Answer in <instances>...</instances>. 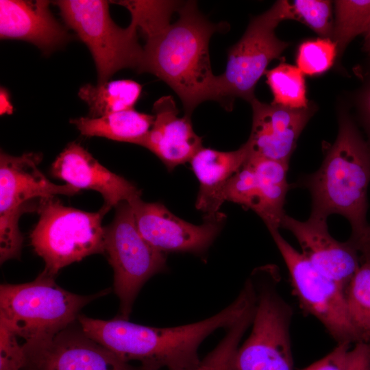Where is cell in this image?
Segmentation results:
<instances>
[{"label":"cell","instance_id":"52a82bcc","mask_svg":"<svg viewBox=\"0 0 370 370\" xmlns=\"http://www.w3.org/2000/svg\"><path fill=\"white\" fill-rule=\"evenodd\" d=\"M39 220L31 232V244L45 262L43 274L53 277L63 267L104 252L103 215L64 206L55 198L40 199Z\"/></svg>","mask_w":370,"mask_h":370},{"label":"cell","instance_id":"9a60e30c","mask_svg":"<svg viewBox=\"0 0 370 370\" xmlns=\"http://www.w3.org/2000/svg\"><path fill=\"white\" fill-rule=\"evenodd\" d=\"M281 227L295 236L302 254L319 271L346 289L360 264V257L349 241L339 242L330 234L326 219L310 215L301 221L285 214Z\"/></svg>","mask_w":370,"mask_h":370},{"label":"cell","instance_id":"3957f363","mask_svg":"<svg viewBox=\"0 0 370 370\" xmlns=\"http://www.w3.org/2000/svg\"><path fill=\"white\" fill-rule=\"evenodd\" d=\"M369 182L370 145L344 116L340 119L337 138L321 167L306 176L303 184L312 196L310 215L326 219L332 214L345 217L352 227L349 241L356 248L369 226L366 217Z\"/></svg>","mask_w":370,"mask_h":370},{"label":"cell","instance_id":"ba28073f","mask_svg":"<svg viewBox=\"0 0 370 370\" xmlns=\"http://www.w3.org/2000/svg\"><path fill=\"white\" fill-rule=\"evenodd\" d=\"M61 16L89 49L97 74V85H102L118 71L142 64L143 47L138 42V28L131 21L126 28L111 18L109 1L61 0L56 1Z\"/></svg>","mask_w":370,"mask_h":370},{"label":"cell","instance_id":"ffe728a7","mask_svg":"<svg viewBox=\"0 0 370 370\" xmlns=\"http://www.w3.org/2000/svg\"><path fill=\"white\" fill-rule=\"evenodd\" d=\"M155 116L134 108L98 118L79 117L70 121L86 136H99L140 145L151 128Z\"/></svg>","mask_w":370,"mask_h":370},{"label":"cell","instance_id":"7c38bea8","mask_svg":"<svg viewBox=\"0 0 370 370\" xmlns=\"http://www.w3.org/2000/svg\"><path fill=\"white\" fill-rule=\"evenodd\" d=\"M129 204L140 234L164 254L206 251L217 236L225 219L224 214L219 212L214 217L204 218L203 224L196 225L176 217L158 202H145L140 197Z\"/></svg>","mask_w":370,"mask_h":370},{"label":"cell","instance_id":"44dd1931","mask_svg":"<svg viewBox=\"0 0 370 370\" xmlns=\"http://www.w3.org/2000/svg\"><path fill=\"white\" fill-rule=\"evenodd\" d=\"M246 162L254 170L262 203L261 219L268 229L281 227L284 205L288 188V164L249 153Z\"/></svg>","mask_w":370,"mask_h":370},{"label":"cell","instance_id":"5bb4252c","mask_svg":"<svg viewBox=\"0 0 370 370\" xmlns=\"http://www.w3.org/2000/svg\"><path fill=\"white\" fill-rule=\"evenodd\" d=\"M51 173L79 190L99 192L103 198V215L121 202L140 198L141 191L124 177L101 164L79 143H70L51 166Z\"/></svg>","mask_w":370,"mask_h":370},{"label":"cell","instance_id":"2e32d148","mask_svg":"<svg viewBox=\"0 0 370 370\" xmlns=\"http://www.w3.org/2000/svg\"><path fill=\"white\" fill-rule=\"evenodd\" d=\"M250 103L252 126L246 142L250 154L288 164L297 139L312 115V108H289L256 98Z\"/></svg>","mask_w":370,"mask_h":370},{"label":"cell","instance_id":"277c9868","mask_svg":"<svg viewBox=\"0 0 370 370\" xmlns=\"http://www.w3.org/2000/svg\"><path fill=\"white\" fill-rule=\"evenodd\" d=\"M103 294L72 293L41 273L31 282L1 285L0 320L25 343L48 340L66 329L84 306Z\"/></svg>","mask_w":370,"mask_h":370},{"label":"cell","instance_id":"8992f818","mask_svg":"<svg viewBox=\"0 0 370 370\" xmlns=\"http://www.w3.org/2000/svg\"><path fill=\"white\" fill-rule=\"evenodd\" d=\"M272 269L251 278L256 306L250 335L235 352L230 370H293L290 325L291 306L277 289Z\"/></svg>","mask_w":370,"mask_h":370},{"label":"cell","instance_id":"cb8c5ba5","mask_svg":"<svg viewBox=\"0 0 370 370\" xmlns=\"http://www.w3.org/2000/svg\"><path fill=\"white\" fill-rule=\"evenodd\" d=\"M362 263L345 289L350 321L361 341L370 342V258Z\"/></svg>","mask_w":370,"mask_h":370},{"label":"cell","instance_id":"f546056e","mask_svg":"<svg viewBox=\"0 0 370 370\" xmlns=\"http://www.w3.org/2000/svg\"><path fill=\"white\" fill-rule=\"evenodd\" d=\"M351 343L337 346L328 355L302 370H343L346 362Z\"/></svg>","mask_w":370,"mask_h":370},{"label":"cell","instance_id":"e0dca14e","mask_svg":"<svg viewBox=\"0 0 370 370\" xmlns=\"http://www.w3.org/2000/svg\"><path fill=\"white\" fill-rule=\"evenodd\" d=\"M154 122L140 144L153 153L169 170L190 162L203 147L202 138L193 128L190 116H178L171 96H162L153 106Z\"/></svg>","mask_w":370,"mask_h":370},{"label":"cell","instance_id":"d6986e66","mask_svg":"<svg viewBox=\"0 0 370 370\" xmlns=\"http://www.w3.org/2000/svg\"><path fill=\"white\" fill-rule=\"evenodd\" d=\"M250 151L245 143L239 149L221 151L202 147L189 162L199 182L195 207L204 218L216 216L223 204L221 195L229 180L242 168Z\"/></svg>","mask_w":370,"mask_h":370},{"label":"cell","instance_id":"4dcf8cb0","mask_svg":"<svg viewBox=\"0 0 370 370\" xmlns=\"http://www.w3.org/2000/svg\"><path fill=\"white\" fill-rule=\"evenodd\" d=\"M343 370H370V342L356 343L349 352Z\"/></svg>","mask_w":370,"mask_h":370},{"label":"cell","instance_id":"7a4b0ae2","mask_svg":"<svg viewBox=\"0 0 370 370\" xmlns=\"http://www.w3.org/2000/svg\"><path fill=\"white\" fill-rule=\"evenodd\" d=\"M255 303L249 286H244L227 307L203 321L173 328H153L126 319L101 320L79 316L81 330L122 360L140 362L142 370H182L195 367L202 341L215 330L227 328Z\"/></svg>","mask_w":370,"mask_h":370},{"label":"cell","instance_id":"83f0119b","mask_svg":"<svg viewBox=\"0 0 370 370\" xmlns=\"http://www.w3.org/2000/svg\"><path fill=\"white\" fill-rule=\"evenodd\" d=\"M295 20H299L323 38L332 39V3L325 0H295L291 3Z\"/></svg>","mask_w":370,"mask_h":370},{"label":"cell","instance_id":"484cf974","mask_svg":"<svg viewBox=\"0 0 370 370\" xmlns=\"http://www.w3.org/2000/svg\"><path fill=\"white\" fill-rule=\"evenodd\" d=\"M256 303L232 325L218 345L195 367L182 370H230L232 359L247 329L251 324Z\"/></svg>","mask_w":370,"mask_h":370},{"label":"cell","instance_id":"d4e9b609","mask_svg":"<svg viewBox=\"0 0 370 370\" xmlns=\"http://www.w3.org/2000/svg\"><path fill=\"white\" fill-rule=\"evenodd\" d=\"M335 21L332 40L341 55L356 36L364 34L370 24V0L334 1Z\"/></svg>","mask_w":370,"mask_h":370},{"label":"cell","instance_id":"6da1fadb","mask_svg":"<svg viewBox=\"0 0 370 370\" xmlns=\"http://www.w3.org/2000/svg\"><path fill=\"white\" fill-rule=\"evenodd\" d=\"M177 12L179 17L173 23H169L172 10L164 5H148L132 15L145 39L138 73L164 82L181 99L185 115L191 116L202 102L218 101V77L212 71L209 42L227 24L210 22L194 1L182 3Z\"/></svg>","mask_w":370,"mask_h":370},{"label":"cell","instance_id":"4fadbf2b","mask_svg":"<svg viewBox=\"0 0 370 370\" xmlns=\"http://www.w3.org/2000/svg\"><path fill=\"white\" fill-rule=\"evenodd\" d=\"M23 347V370H136L82 330L78 334L65 329L48 340Z\"/></svg>","mask_w":370,"mask_h":370},{"label":"cell","instance_id":"9c48e42d","mask_svg":"<svg viewBox=\"0 0 370 370\" xmlns=\"http://www.w3.org/2000/svg\"><path fill=\"white\" fill-rule=\"evenodd\" d=\"M42 156L28 152L14 156L0 154V261L20 256L23 236L18 221L21 214L32 211L30 201L58 195L73 196L79 189L69 184L57 185L39 170Z\"/></svg>","mask_w":370,"mask_h":370},{"label":"cell","instance_id":"836d02e7","mask_svg":"<svg viewBox=\"0 0 370 370\" xmlns=\"http://www.w3.org/2000/svg\"><path fill=\"white\" fill-rule=\"evenodd\" d=\"M363 35L365 38L364 47L370 53V24Z\"/></svg>","mask_w":370,"mask_h":370},{"label":"cell","instance_id":"d6a6232c","mask_svg":"<svg viewBox=\"0 0 370 370\" xmlns=\"http://www.w3.org/2000/svg\"><path fill=\"white\" fill-rule=\"evenodd\" d=\"M358 252L362 254L360 257L361 260L370 258V225H369L367 232L360 241V243L356 247Z\"/></svg>","mask_w":370,"mask_h":370},{"label":"cell","instance_id":"7402d4cb","mask_svg":"<svg viewBox=\"0 0 370 370\" xmlns=\"http://www.w3.org/2000/svg\"><path fill=\"white\" fill-rule=\"evenodd\" d=\"M142 86L132 79H119L102 85L85 84L78 92L88 106V116L98 118L111 113L134 109Z\"/></svg>","mask_w":370,"mask_h":370},{"label":"cell","instance_id":"ac0fdd59","mask_svg":"<svg viewBox=\"0 0 370 370\" xmlns=\"http://www.w3.org/2000/svg\"><path fill=\"white\" fill-rule=\"evenodd\" d=\"M45 0L0 1V37L29 42L50 53L69 39L66 29L54 18Z\"/></svg>","mask_w":370,"mask_h":370},{"label":"cell","instance_id":"603a6c76","mask_svg":"<svg viewBox=\"0 0 370 370\" xmlns=\"http://www.w3.org/2000/svg\"><path fill=\"white\" fill-rule=\"evenodd\" d=\"M264 74L273 95L272 104L293 109L309 107L304 74L297 66L282 62Z\"/></svg>","mask_w":370,"mask_h":370},{"label":"cell","instance_id":"5b68a950","mask_svg":"<svg viewBox=\"0 0 370 370\" xmlns=\"http://www.w3.org/2000/svg\"><path fill=\"white\" fill-rule=\"evenodd\" d=\"M288 19L295 20L291 3L277 1L252 18L241 38L229 48L225 72L217 75V102L226 110L232 109L236 98L249 103L256 98V86L269 64L289 46L275 32L279 23Z\"/></svg>","mask_w":370,"mask_h":370},{"label":"cell","instance_id":"8fae6325","mask_svg":"<svg viewBox=\"0 0 370 370\" xmlns=\"http://www.w3.org/2000/svg\"><path fill=\"white\" fill-rule=\"evenodd\" d=\"M269 230L287 267L301 308L317 318L338 344L361 341L348 314L345 288L319 271L278 229Z\"/></svg>","mask_w":370,"mask_h":370},{"label":"cell","instance_id":"4316f807","mask_svg":"<svg viewBox=\"0 0 370 370\" xmlns=\"http://www.w3.org/2000/svg\"><path fill=\"white\" fill-rule=\"evenodd\" d=\"M337 54L336 45L330 38L306 40L298 48L297 68L304 75H320L333 65Z\"/></svg>","mask_w":370,"mask_h":370},{"label":"cell","instance_id":"1f68e13d","mask_svg":"<svg viewBox=\"0 0 370 370\" xmlns=\"http://www.w3.org/2000/svg\"><path fill=\"white\" fill-rule=\"evenodd\" d=\"M361 107L364 121L370 137V87L362 97Z\"/></svg>","mask_w":370,"mask_h":370},{"label":"cell","instance_id":"f1b7e54d","mask_svg":"<svg viewBox=\"0 0 370 370\" xmlns=\"http://www.w3.org/2000/svg\"><path fill=\"white\" fill-rule=\"evenodd\" d=\"M17 335L0 320V370H23L25 352Z\"/></svg>","mask_w":370,"mask_h":370},{"label":"cell","instance_id":"30bf717a","mask_svg":"<svg viewBox=\"0 0 370 370\" xmlns=\"http://www.w3.org/2000/svg\"><path fill=\"white\" fill-rule=\"evenodd\" d=\"M112 222L104 227V251L114 271V291L120 300L121 318L128 319L143 284L166 269L165 254L140 234L127 202L116 207Z\"/></svg>","mask_w":370,"mask_h":370}]
</instances>
